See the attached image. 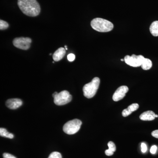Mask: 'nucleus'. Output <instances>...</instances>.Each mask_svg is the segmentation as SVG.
<instances>
[{"label": "nucleus", "instance_id": "f257e3e1", "mask_svg": "<svg viewBox=\"0 0 158 158\" xmlns=\"http://www.w3.org/2000/svg\"><path fill=\"white\" fill-rule=\"evenodd\" d=\"M18 5L23 13L27 16L35 17L40 13V6L36 0H18Z\"/></svg>", "mask_w": 158, "mask_h": 158}, {"label": "nucleus", "instance_id": "f03ea898", "mask_svg": "<svg viewBox=\"0 0 158 158\" xmlns=\"http://www.w3.org/2000/svg\"><path fill=\"white\" fill-rule=\"evenodd\" d=\"M90 25L94 30L99 32H108L113 28V24L107 20L97 18L91 21Z\"/></svg>", "mask_w": 158, "mask_h": 158}, {"label": "nucleus", "instance_id": "7ed1b4c3", "mask_svg": "<svg viewBox=\"0 0 158 158\" xmlns=\"http://www.w3.org/2000/svg\"><path fill=\"white\" fill-rule=\"evenodd\" d=\"M100 83V79L97 77H95L90 83L86 84L83 88L84 96L88 98H93L98 90Z\"/></svg>", "mask_w": 158, "mask_h": 158}, {"label": "nucleus", "instance_id": "20e7f679", "mask_svg": "<svg viewBox=\"0 0 158 158\" xmlns=\"http://www.w3.org/2000/svg\"><path fill=\"white\" fill-rule=\"evenodd\" d=\"M82 122L78 119H74L64 124L63 130L65 134L71 135L77 132L81 128Z\"/></svg>", "mask_w": 158, "mask_h": 158}, {"label": "nucleus", "instance_id": "39448f33", "mask_svg": "<svg viewBox=\"0 0 158 158\" xmlns=\"http://www.w3.org/2000/svg\"><path fill=\"white\" fill-rule=\"evenodd\" d=\"M72 96L67 90L61 91L54 98L55 104L58 106H62L67 104L71 101Z\"/></svg>", "mask_w": 158, "mask_h": 158}, {"label": "nucleus", "instance_id": "423d86ee", "mask_svg": "<svg viewBox=\"0 0 158 158\" xmlns=\"http://www.w3.org/2000/svg\"><path fill=\"white\" fill-rule=\"evenodd\" d=\"M144 59L145 58L141 55H132L131 56H126L124 59L125 62L127 65L132 67H137L141 66Z\"/></svg>", "mask_w": 158, "mask_h": 158}, {"label": "nucleus", "instance_id": "0eeeda50", "mask_svg": "<svg viewBox=\"0 0 158 158\" xmlns=\"http://www.w3.org/2000/svg\"><path fill=\"white\" fill-rule=\"evenodd\" d=\"M32 40L29 37H17L15 38L13 41V44L15 47L20 49L27 50L31 47Z\"/></svg>", "mask_w": 158, "mask_h": 158}, {"label": "nucleus", "instance_id": "6e6552de", "mask_svg": "<svg viewBox=\"0 0 158 158\" xmlns=\"http://www.w3.org/2000/svg\"><path fill=\"white\" fill-rule=\"evenodd\" d=\"M129 90L127 86H122L117 88V90L113 94V99L115 102L121 100L125 96L126 94Z\"/></svg>", "mask_w": 158, "mask_h": 158}, {"label": "nucleus", "instance_id": "1a4fd4ad", "mask_svg": "<svg viewBox=\"0 0 158 158\" xmlns=\"http://www.w3.org/2000/svg\"><path fill=\"white\" fill-rule=\"evenodd\" d=\"M6 106L11 110H15L19 108L23 104L21 100L19 98L9 99L6 102Z\"/></svg>", "mask_w": 158, "mask_h": 158}, {"label": "nucleus", "instance_id": "9d476101", "mask_svg": "<svg viewBox=\"0 0 158 158\" xmlns=\"http://www.w3.org/2000/svg\"><path fill=\"white\" fill-rule=\"evenodd\" d=\"M156 115L152 111H147L140 115V118L143 121H152L156 118Z\"/></svg>", "mask_w": 158, "mask_h": 158}, {"label": "nucleus", "instance_id": "9b49d317", "mask_svg": "<svg viewBox=\"0 0 158 158\" xmlns=\"http://www.w3.org/2000/svg\"><path fill=\"white\" fill-rule=\"evenodd\" d=\"M65 49L63 48H60L57 49L53 55V59L56 62H58L63 59L65 56Z\"/></svg>", "mask_w": 158, "mask_h": 158}, {"label": "nucleus", "instance_id": "f8f14e48", "mask_svg": "<svg viewBox=\"0 0 158 158\" xmlns=\"http://www.w3.org/2000/svg\"><path fill=\"white\" fill-rule=\"evenodd\" d=\"M108 146L109 147V149L106 150L105 154L107 156H112L116 151V145L113 141H110L108 143Z\"/></svg>", "mask_w": 158, "mask_h": 158}, {"label": "nucleus", "instance_id": "ddd939ff", "mask_svg": "<svg viewBox=\"0 0 158 158\" xmlns=\"http://www.w3.org/2000/svg\"><path fill=\"white\" fill-rule=\"evenodd\" d=\"M150 31L153 36H158V21L153 22L150 27Z\"/></svg>", "mask_w": 158, "mask_h": 158}, {"label": "nucleus", "instance_id": "4468645a", "mask_svg": "<svg viewBox=\"0 0 158 158\" xmlns=\"http://www.w3.org/2000/svg\"><path fill=\"white\" fill-rule=\"evenodd\" d=\"M152 62L151 60H150L149 59L145 58L141 64V68L144 70H148L152 68Z\"/></svg>", "mask_w": 158, "mask_h": 158}, {"label": "nucleus", "instance_id": "2eb2a0df", "mask_svg": "<svg viewBox=\"0 0 158 158\" xmlns=\"http://www.w3.org/2000/svg\"><path fill=\"white\" fill-rule=\"evenodd\" d=\"M0 136L1 137H5L10 139H12L14 138L13 134L8 132L6 129L3 128H0Z\"/></svg>", "mask_w": 158, "mask_h": 158}, {"label": "nucleus", "instance_id": "dca6fc26", "mask_svg": "<svg viewBox=\"0 0 158 158\" xmlns=\"http://www.w3.org/2000/svg\"><path fill=\"white\" fill-rule=\"evenodd\" d=\"M9 25L8 23L5 21L1 20H0V29L1 30H6L9 27Z\"/></svg>", "mask_w": 158, "mask_h": 158}, {"label": "nucleus", "instance_id": "f3484780", "mask_svg": "<svg viewBox=\"0 0 158 158\" xmlns=\"http://www.w3.org/2000/svg\"><path fill=\"white\" fill-rule=\"evenodd\" d=\"M139 105L137 103H134L130 105L128 107V109L131 111L133 112L136 111L139 108Z\"/></svg>", "mask_w": 158, "mask_h": 158}, {"label": "nucleus", "instance_id": "a211bd4d", "mask_svg": "<svg viewBox=\"0 0 158 158\" xmlns=\"http://www.w3.org/2000/svg\"><path fill=\"white\" fill-rule=\"evenodd\" d=\"M48 158H62V156L60 153L54 152L50 155Z\"/></svg>", "mask_w": 158, "mask_h": 158}, {"label": "nucleus", "instance_id": "6ab92c4d", "mask_svg": "<svg viewBox=\"0 0 158 158\" xmlns=\"http://www.w3.org/2000/svg\"><path fill=\"white\" fill-rule=\"evenodd\" d=\"M132 113V112H131V111L127 108V109H124V110L123 111L122 115L123 117H127V116L130 115V114H131Z\"/></svg>", "mask_w": 158, "mask_h": 158}, {"label": "nucleus", "instance_id": "aec40b11", "mask_svg": "<svg viewBox=\"0 0 158 158\" xmlns=\"http://www.w3.org/2000/svg\"><path fill=\"white\" fill-rule=\"evenodd\" d=\"M67 59L69 62H73L75 59V56L73 54H69L67 56Z\"/></svg>", "mask_w": 158, "mask_h": 158}, {"label": "nucleus", "instance_id": "412c9836", "mask_svg": "<svg viewBox=\"0 0 158 158\" xmlns=\"http://www.w3.org/2000/svg\"><path fill=\"white\" fill-rule=\"evenodd\" d=\"M141 151L143 153H145L147 151V147L146 144L144 143H141Z\"/></svg>", "mask_w": 158, "mask_h": 158}, {"label": "nucleus", "instance_id": "4be33fe9", "mask_svg": "<svg viewBox=\"0 0 158 158\" xmlns=\"http://www.w3.org/2000/svg\"><path fill=\"white\" fill-rule=\"evenodd\" d=\"M3 157L4 158H16L14 156L8 153H5L3 154Z\"/></svg>", "mask_w": 158, "mask_h": 158}, {"label": "nucleus", "instance_id": "5701e85b", "mask_svg": "<svg viewBox=\"0 0 158 158\" xmlns=\"http://www.w3.org/2000/svg\"><path fill=\"white\" fill-rule=\"evenodd\" d=\"M157 149V147L156 145H153L152 147H151L150 149V152L152 154H154L156 152Z\"/></svg>", "mask_w": 158, "mask_h": 158}, {"label": "nucleus", "instance_id": "b1692460", "mask_svg": "<svg viewBox=\"0 0 158 158\" xmlns=\"http://www.w3.org/2000/svg\"><path fill=\"white\" fill-rule=\"evenodd\" d=\"M152 135L154 138H158V130L154 131L152 132Z\"/></svg>", "mask_w": 158, "mask_h": 158}, {"label": "nucleus", "instance_id": "393cba45", "mask_svg": "<svg viewBox=\"0 0 158 158\" xmlns=\"http://www.w3.org/2000/svg\"><path fill=\"white\" fill-rule=\"evenodd\" d=\"M57 94H58V93H57V92H55V93H54L53 94H52L53 97V98L55 97L56 96V95Z\"/></svg>", "mask_w": 158, "mask_h": 158}, {"label": "nucleus", "instance_id": "a878e982", "mask_svg": "<svg viewBox=\"0 0 158 158\" xmlns=\"http://www.w3.org/2000/svg\"><path fill=\"white\" fill-rule=\"evenodd\" d=\"M121 60L122 61H124V59H121Z\"/></svg>", "mask_w": 158, "mask_h": 158}, {"label": "nucleus", "instance_id": "bb28decb", "mask_svg": "<svg viewBox=\"0 0 158 158\" xmlns=\"http://www.w3.org/2000/svg\"><path fill=\"white\" fill-rule=\"evenodd\" d=\"M156 117H158V115H156Z\"/></svg>", "mask_w": 158, "mask_h": 158}, {"label": "nucleus", "instance_id": "cd10ccee", "mask_svg": "<svg viewBox=\"0 0 158 158\" xmlns=\"http://www.w3.org/2000/svg\"><path fill=\"white\" fill-rule=\"evenodd\" d=\"M65 48H67V46L65 45Z\"/></svg>", "mask_w": 158, "mask_h": 158}, {"label": "nucleus", "instance_id": "c85d7f7f", "mask_svg": "<svg viewBox=\"0 0 158 158\" xmlns=\"http://www.w3.org/2000/svg\"><path fill=\"white\" fill-rule=\"evenodd\" d=\"M50 55H52V53H50L49 54Z\"/></svg>", "mask_w": 158, "mask_h": 158}]
</instances>
